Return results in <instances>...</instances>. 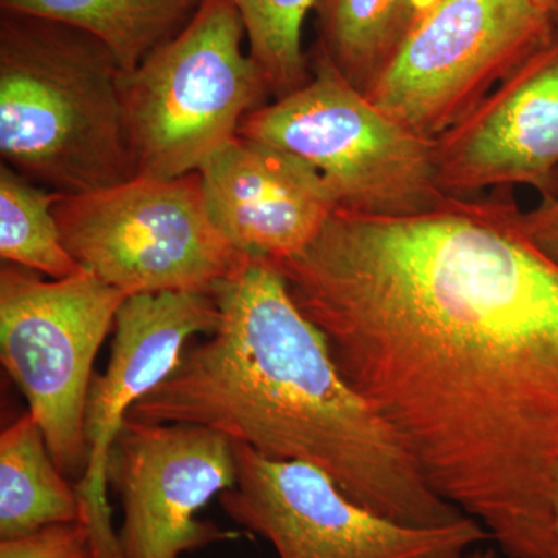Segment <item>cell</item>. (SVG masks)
<instances>
[{
  "label": "cell",
  "mask_w": 558,
  "mask_h": 558,
  "mask_svg": "<svg viewBox=\"0 0 558 558\" xmlns=\"http://www.w3.org/2000/svg\"><path fill=\"white\" fill-rule=\"evenodd\" d=\"M211 295L218 328L189 343L130 421L204 425L264 457L306 462L363 508L405 526L468 517L440 497L398 429L344 379L274 263L248 258Z\"/></svg>",
  "instance_id": "cell-2"
},
{
  "label": "cell",
  "mask_w": 558,
  "mask_h": 558,
  "mask_svg": "<svg viewBox=\"0 0 558 558\" xmlns=\"http://www.w3.org/2000/svg\"><path fill=\"white\" fill-rule=\"evenodd\" d=\"M512 186L418 215L337 208L275 264L344 379L508 558H558V264Z\"/></svg>",
  "instance_id": "cell-1"
},
{
  "label": "cell",
  "mask_w": 558,
  "mask_h": 558,
  "mask_svg": "<svg viewBox=\"0 0 558 558\" xmlns=\"http://www.w3.org/2000/svg\"><path fill=\"white\" fill-rule=\"evenodd\" d=\"M197 172L209 220L248 258H293L337 209L325 179L306 160L240 134Z\"/></svg>",
  "instance_id": "cell-13"
},
{
  "label": "cell",
  "mask_w": 558,
  "mask_h": 558,
  "mask_svg": "<svg viewBox=\"0 0 558 558\" xmlns=\"http://www.w3.org/2000/svg\"><path fill=\"white\" fill-rule=\"evenodd\" d=\"M0 558H94L86 520L0 539Z\"/></svg>",
  "instance_id": "cell-19"
},
{
  "label": "cell",
  "mask_w": 558,
  "mask_h": 558,
  "mask_svg": "<svg viewBox=\"0 0 558 558\" xmlns=\"http://www.w3.org/2000/svg\"><path fill=\"white\" fill-rule=\"evenodd\" d=\"M238 134L306 160L340 209L409 216L449 197L438 185L436 140L377 108L319 50L310 83L253 110Z\"/></svg>",
  "instance_id": "cell-5"
},
{
  "label": "cell",
  "mask_w": 558,
  "mask_h": 558,
  "mask_svg": "<svg viewBox=\"0 0 558 558\" xmlns=\"http://www.w3.org/2000/svg\"><path fill=\"white\" fill-rule=\"evenodd\" d=\"M521 229L532 244L558 264V196L521 213Z\"/></svg>",
  "instance_id": "cell-20"
},
{
  "label": "cell",
  "mask_w": 558,
  "mask_h": 558,
  "mask_svg": "<svg viewBox=\"0 0 558 558\" xmlns=\"http://www.w3.org/2000/svg\"><path fill=\"white\" fill-rule=\"evenodd\" d=\"M244 24L229 0H202L191 20L134 72L123 73L135 172L178 179L201 170L270 95L244 51Z\"/></svg>",
  "instance_id": "cell-4"
},
{
  "label": "cell",
  "mask_w": 558,
  "mask_h": 558,
  "mask_svg": "<svg viewBox=\"0 0 558 558\" xmlns=\"http://www.w3.org/2000/svg\"><path fill=\"white\" fill-rule=\"evenodd\" d=\"M553 520H554V534H556L558 545V468L556 476H554V492H553Z\"/></svg>",
  "instance_id": "cell-22"
},
{
  "label": "cell",
  "mask_w": 558,
  "mask_h": 558,
  "mask_svg": "<svg viewBox=\"0 0 558 558\" xmlns=\"http://www.w3.org/2000/svg\"><path fill=\"white\" fill-rule=\"evenodd\" d=\"M121 76L87 33L2 10V163L62 196L134 179Z\"/></svg>",
  "instance_id": "cell-3"
},
{
  "label": "cell",
  "mask_w": 558,
  "mask_h": 558,
  "mask_svg": "<svg viewBox=\"0 0 558 558\" xmlns=\"http://www.w3.org/2000/svg\"><path fill=\"white\" fill-rule=\"evenodd\" d=\"M236 484L220 508L279 558H465L490 542L465 517L438 527H413L377 515L306 462L278 461L233 442Z\"/></svg>",
  "instance_id": "cell-9"
},
{
  "label": "cell",
  "mask_w": 558,
  "mask_h": 558,
  "mask_svg": "<svg viewBox=\"0 0 558 558\" xmlns=\"http://www.w3.org/2000/svg\"><path fill=\"white\" fill-rule=\"evenodd\" d=\"M53 211L70 255L126 296L211 295L248 260L209 220L199 172L135 175L112 189L62 196Z\"/></svg>",
  "instance_id": "cell-6"
},
{
  "label": "cell",
  "mask_w": 558,
  "mask_h": 558,
  "mask_svg": "<svg viewBox=\"0 0 558 558\" xmlns=\"http://www.w3.org/2000/svg\"><path fill=\"white\" fill-rule=\"evenodd\" d=\"M465 558H498L495 549L483 548V546H478L473 550H470L469 556Z\"/></svg>",
  "instance_id": "cell-23"
},
{
  "label": "cell",
  "mask_w": 558,
  "mask_h": 558,
  "mask_svg": "<svg viewBox=\"0 0 558 558\" xmlns=\"http://www.w3.org/2000/svg\"><path fill=\"white\" fill-rule=\"evenodd\" d=\"M62 194L36 185L9 165H0V256L50 279L84 269L62 242L54 205Z\"/></svg>",
  "instance_id": "cell-17"
},
{
  "label": "cell",
  "mask_w": 558,
  "mask_h": 558,
  "mask_svg": "<svg viewBox=\"0 0 558 558\" xmlns=\"http://www.w3.org/2000/svg\"><path fill=\"white\" fill-rule=\"evenodd\" d=\"M432 0H322L318 50L368 94Z\"/></svg>",
  "instance_id": "cell-16"
},
{
  "label": "cell",
  "mask_w": 558,
  "mask_h": 558,
  "mask_svg": "<svg viewBox=\"0 0 558 558\" xmlns=\"http://www.w3.org/2000/svg\"><path fill=\"white\" fill-rule=\"evenodd\" d=\"M219 310L209 293L163 292L128 296L116 318L108 368L95 374L84 414L86 472L76 483L94 558H123L108 498L110 449L132 407L171 376L197 333L215 332Z\"/></svg>",
  "instance_id": "cell-11"
},
{
  "label": "cell",
  "mask_w": 558,
  "mask_h": 558,
  "mask_svg": "<svg viewBox=\"0 0 558 558\" xmlns=\"http://www.w3.org/2000/svg\"><path fill=\"white\" fill-rule=\"evenodd\" d=\"M233 440L182 422L126 418L110 449L108 486L120 499L123 558H182L241 538V532L197 519L236 484Z\"/></svg>",
  "instance_id": "cell-10"
},
{
  "label": "cell",
  "mask_w": 558,
  "mask_h": 558,
  "mask_svg": "<svg viewBox=\"0 0 558 558\" xmlns=\"http://www.w3.org/2000/svg\"><path fill=\"white\" fill-rule=\"evenodd\" d=\"M534 2L548 14L558 31V0H534Z\"/></svg>",
  "instance_id": "cell-21"
},
{
  "label": "cell",
  "mask_w": 558,
  "mask_h": 558,
  "mask_svg": "<svg viewBox=\"0 0 558 558\" xmlns=\"http://www.w3.org/2000/svg\"><path fill=\"white\" fill-rule=\"evenodd\" d=\"M447 196L526 185L558 196V39L520 65L478 108L436 138Z\"/></svg>",
  "instance_id": "cell-12"
},
{
  "label": "cell",
  "mask_w": 558,
  "mask_h": 558,
  "mask_svg": "<svg viewBox=\"0 0 558 558\" xmlns=\"http://www.w3.org/2000/svg\"><path fill=\"white\" fill-rule=\"evenodd\" d=\"M126 299L87 269L62 279L9 263L0 270L2 365L69 478L86 472L84 414L94 363Z\"/></svg>",
  "instance_id": "cell-7"
},
{
  "label": "cell",
  "mask_w": 558,
  "mask_h": 558,
  "mask_svg": "<svg viewBox=\"0 0 558 558\" xmlns=\"http://www.w3.org/2000/svg\"><path fill=\"white\" fill-rule=\"evenodd\" d=\"M556 39V24L534 0H432L365 95L436 140Z\"/></svg>",
  "instance_id": "cell-8"
},
{
  "label": "cell",
  "mask_w": 558,
  "mask_h": 558,
  "mask_svg": "<svg viewBox=\"0 0 558 558\" xmlns=\"http://www.w3.org/2000/svg\"><path fill=\"white\" fill-rule=\"evenodd\" d=\"M240 13L250 57L263 72L275 100L310 83L312 72L301 44L307 13L318 0H229Z\"/></svg>",
  "instance_id": "cell-18"
},
{
  "label": "cell",
  "mask_w": 558,
  "mask_h": 558,
  "mask_svg": "<svg viewBox=\"0 0 558 558\" xmlns=\"http://www.w3.org/2000/svg\"><path fill=\"white\" fill-rule=\"evenodd\" d=\"M202 0H0L2 10L60 22L100 40L123 73L182 31Z\"/></svg>",
  "instance_id": "cell-15"
},
{
  "label": "cell",
  "mask_w": 558,
  "mask_h": 558,
  "mask_svg": "<svg viewBox=\"0 0 558 558\" xmlns=\"http://www.w3.org/2000/svg\"><path fill=\"white\" fill-rule=\"evenodd\" d=\"M84 519L76 484L51 457L31 411L0 436V539Z\"/></svg>",
  "instance_id": "cell-14"
}]
</instances>
